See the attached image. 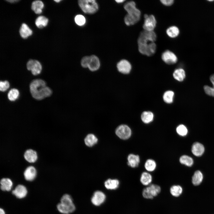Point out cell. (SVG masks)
I'll return each instance as SVG.
<instances>
[{
  "label": "cell",
  "instance_id": "obj_37",
  "mask_svg": "<svg viewBox=\"0 0 214 214\" xmlns=\"http://www.w3.org/2000/svg\"><path fill=\"white\" fill-rule=\"evenodd\" d=\"M176 131L177 133L181 136H186L188 132L186 127L183 124H180L177 127Z\"/></svg>",
  "mask_w": 214,
  "mask_h": 214
},
{
  "label": "cell",
  "instance_id": "obj_15",
  "mask_svg": "<svg viewBox=\"0 0 214 214\" xmlns=\"http://www.w3.org/2000/svg\"><path fill=\"white\" fill-rule=\"evenodd\" d=\"M100 63L98 58L95 55L90 56V59L88 69L92 72H95L100 68Z\"/></svg>",
  "mask_w": 214,
  "mask_h": 214
},
{
  "label": "cell",
  "instance_id": "obj_40",
  "mask_svg": "<svg viewBox=\"0 0 214 214\" xmlns=\"http://www.w3.org/2000/svg\"><path fill=\"white\" fill-rule=\"evenodd\" d=\"M10 85L7 81H1L0 82V90L1 91L4 92L6 91L10 87Z\"/></svg>",
  "mask_w": 214,
  "mask_h": 214
},
{
  "label": "cell",
  "instance_id": "obj_9",
  "mask_svg": "<svg viewBox=\"0 0 214 214\" xmlns=\"http://www.w3.org/2000/svg\"><path fill=\"white\" fill-rule=\"evenodd\" d=\"M27 70L31 71L32 74L36 75L40 74L42 70V66L38 61L34 59L29 60L26 64Z\"/></svg>",
  "mask_w": 214,
  "mask_h": 214
},
{
  "label": "cell",
  "instance_id": "obj_1",
  "mask_svg": "<svg viewBox=\"0 0 214 214\" xmlns=\"http://www.w3.org/2000/svg\"><path fill=\"white\" fill-rule=\"evenodd\" d=\"M29 88L32 97L37 100H41L49 97L52 93L51 89L46 86L45 81L41 79H36L32 81L30 84Z\"/></svg>",
  "mask_w": 214,
  "mask_h": 214
},
{
  "label": "cell",
  "instance_id": "obj_24",
  "mask_svg": "<svg viewBox=\"0 0 214 214\" xmlns=\"http://www.w3.org/2000/svg\"><path fill=\"white\" fill-rule=\"evenodd\" d=\"M119 184V180L117 179H108L105 182L104 185L108 189L115 190L118 187Z\"/></svg>",
  "mask_w": 214,
  "mask_h": 214
},
{
  "label": "cell",
  "instance_id": "obj_17",
  "mask_svg": "<svg viewBox=\"0 0 214 214\" xmlns=\"http://www.w3.org/2000/svg\"><path fill=\"white\" fill-rule=\"evenodd\" d=\"M37 171L35 168L31 166L27 167L24 172V177L26 180L32 181L36 177Z\"/></svg>",
  "mask_w": 214,
  "mask_h": 214
},
{
  "label": "cell",
  "instance_id": "obj_29",
  "mask_svg": "<svg viewBox=\"0 0 214 214\" xmlns=\"http://www.w3.org/2000/svg\"><path fill=\"white\" fill-rule=\"evenodd\" d=\"M98 139L95 135L92 134H88L84 139V142L86 145L91 147L95 144Z\"/></svg>",
  "mask_w": 214,
  "mask_h": 214
},
{
  "label": "cell",
  "instance_id": "obj_44",
  "mask_svg": "<svg viewBox=\"0 0 214 214\" xmlns=\"http://www.w3.org/2000/svg\"><path fill=\"white\" fill-rule=\"evenodd\" d=\"M125 0H115V1L116 2L118 3H123L124 1H125Z\"/></svg>",
  "mask_w": 214,
  "mask_h": 214
},
{
  "label": "cell",
  "instance_id": "obj_16",
  "mask_svg": "<svg viewBox=\"0 0 214 214\" xmlns=\"http://www.w3.org/2000/svg\"><path fill=\"white\" fill-rule=\"evenodd\" d=\"M127 164L132 168L138 167L140 162L139 156L133 153L129 154L127 157Z\"/></svg>",
  "mask_w": 214,
  "mask_h": 214
},
{
  "label": "cell",
  "instance_id": "obj_42",
  "mask_svg": "<svg viewBox=\"0 0 214 214\" xmlns=\"http://www.w3.org/2000/svg\"><path fill=\"white\" fill-rule=\"evenodd\" d=\"M6 1L10 3H15L19 1V0H6Z\"/></svg>",
  "mask_w": 214,
  "mask_h": 214
},
{
  "label": "cell",
  "instance_id": "obj_32",
  "mask_svg": "<svg viewBox=\"0 0 214 214\" xmlns=\"http://www.w3.org/2000/svg\"><path fill=\"white\" fill-rule=\"evenodd\" d=\"M179 29L176 26H172L167 29L166 33L170 37L174 38L177 36L179 34Z\"/></svg>",
  "mask_w": 214,
  "mask_h": 214
},
{
  "label": "cell",
  "instance_id": "obj_22",
  "mask_svg": "<svg viewBox=\"0 0 214 214\" xmlns=\"http://www.w3.org/2000/svg\"><path fill=\"white\" fill-rule=\"evenodd\" d=\"M152 180V175L147 172H143L141 175L140 181L141 183L145 186H148L151 184Z\"/></svg>",
  "mask_w": 214,
  "mask_h": 214
},
{
  "label": "cell",
  "instance_id": "obj_41",
  "mask_svg": "<svg viewBox=\"0 0 214 214\" xmlns=\"http://www.w3.org/2000/svg\"><path fill=\"white\" fill-rule=\"evenodd\" d=\"M160 1L163 4L166 6L172 5L174 2L173 0H161Z\"/></svg>",
  "mask_w": 214,
  "mask_h": 214
},
{
  "label": "cell",
  "instance_id": "obj_34",
  "mask_svg": "<svg viewBox=\"0 0 214 214\" xmlns=\"http://www.w3.org/2000/svg\"><path fill=\"white\" fill-rule=\"evenodd\" d=\"M19 95V92L18 90L16 89L12 88L8 92L7 97L10 101H14L18 98Z\"/></svg>",
  "mask_w": 214,
  "mask_h": 214
},
{
  "label": "cell",
  "instance_id": "obj_13",
  "mask_svg": "<svg viewBox=\"0 0 214 214\" xmlns=\"http://www.w3.org/2000/svg\"><path fill=\"white\" fill-rule=\"evenodd\" d=\"M106 198V195L103 192L97 191L94 193L91 198V201L94 205L98 206L104 202Z\"/></svg>",
  "mask_w": 214,
  "mask_h": 214
},
{
  "label": "cell",
  "instance_id": "obj_7",
  "mask_svg": "<svg viewBox=\"0 0 214 214\" xmlns=\"http://www.w3.org/2000/svg\"><path fill=\"white\" fill-rule=\"evenodd\" d=\"M138 50L141 54L148 56L153 55L155 52L156 45L155 42L144 45H138Z\"/></svg>",
  "mask_w": 214,
  "mask_h": 214
},
{
  "label": "cell",
  "instance_id": "obj_39",
  "mask_svg": "<svg viewBox=\"0 0 214 214\" xmlns=\"http://www.w3.org/2000/svg\"><path fill=\"white\" fill-rule=\"evenodd\" d=\"M90 59V56H86L83 57L81 61V66L84 68H88Z\"/></svg>",
  "mask_w": 214,
  "mask_h": 214
},
{
  "label": "cell",
  "instance_id": "obj_12",
  "mask_svg": "<svg viewBox=\"0 0 214 214\" xmlns=\"http://www.w3.org/2000/svg\"><path fill=\"white\" fill-rule=\"evenodd\" d=\"M161 58L165 63L168 64H175L177 60L175 54L169 50H166L163 52L162 54Z\"/></svg>",
  "mask_w": 214,
  "mask_h": 214
},
{
  "label": "cell",
  "instance_id": "obj_26",
  "mask_svg": "<svg viewBox=\"0 0 214 214\" xmlns=\"http://www.w3.org/2000/svg\"><path fill=\"white\" fill-rule=\"evenodd\" d=\"M48 21V18L43 16H40L36 19L35 24L37 28L42 29L47 26Z\"/></svg>",
  "mask_w": 214,
  "mask_h": 214
},
{
  "label": "cell",
  "instance_id": "obj_21",
  "mask_svg": "<svg viewBox=\"0 0 214 214\" xmlns=\"http://www.w3.org/2000/svg\"><path fill=\"white\" fill-rule=\"evenodd\" d=\"M13 186V182L9 178H3L0 181V188L3 191H10Z\"/></svg>",
  "mask_w": 214,
  "mask_h": 214
},
{
  "label": "cell",
  "instance_id": "obj_45",
  "mask_svg": "<svg viewBox=\"0 0 214 214\" xmlns=\"http://www.w3.org/2000/svg\"><path fill=\"white\" fill-rule=\"evenodd\" d=\"M61 1V0H54V1H55L56 2H57V3H58V2H59L60 1Z\"/></svg>",
  "mask_w": 214,
  "mask_h": 214
},
{
  "label": "cell",
  "instance_id": "obj_5",
  "mask_svg": "<svg viewBox=\"0 0 214 214\" xmlns=\"http://www.w3.org/2000/svg\"><path fill=\"white\" fill-rule=\"evenodd\" d=\"M156 38V35L154 31L144 30L141 32L138 37V45H144L151 42H155Z\"/></svg>",
  "mask_w": 214,
  "mask_h": 214
},
{
  "label": "cell",
  "instance_id": "obj_8",
  "mask_svg": "<svg viewBox=\"0 0 214 214\" xmlns=\"http://www.w3.org/2000/svg\"><path fill=\"white\" fill-rule=\"evenodd\" d=\"M144 22L143 26L144 30L154 31L156 25V21L155 16L152 15L145 14Z\"/></svg>",
  "mask_w": 214,
  "mask_h": 214
},
{
  "label": "cell",
  "instance_id": "obj_38",
  "mask_svg": "<svg viewBox=\"0 0 214 214\" xmlns=\"http://www.w3.org/2000/svg\"><path fill=\"white\" fill-rule=\"evenodd\" d=\"M75 23L78 26H84L86 22V19L85 17L81 15H76L74 18Z\"/></svg>",
  "mask_w": 214,
  "mask_h": 214
},
{
  "label": "cell",
  "instance_id": "obj_2",
  "mask_svg": "<svg viewBox=\"0 0 214 214\" xmlns=\"http://www.w3.org/2000/svg\"><path fill=\"white\" fill-rule=\"evenodd\" d=\"M124 7L127 12L124 18L125 23L127 26L133 25L139 21L141 12L136 8L135 2L130 1L126 2Z\"/></svg>",
  "mask_w": 214,
  "mask_h": 214
},
{
  "label": "cell",
  "instance_id": "obj_23",
  "mask_svg": "<svg viewBox=\"0 0 214 214\" xmlns=\"http://www.w3.org/2000/svg\"><path fill=\"white\" fill-rule=\"evenodd\" d=\"M44 4L43 2L40 0H36L32 3L31 9L34 13L37 14H41L42 12Z\"/></svg>",
  "mask_w": 214,
  "mask_h": 214
},
{
  "label": "cell",
  "instance_id": "obj_19",
  "mask_svg": "<svg viewBox=\"0 0 214 214\" xmlns=\"http://www.w3.org/2000/svg\"><path fill=\"white\" fill-rule=\"evenodd\" d=\"M19 32L22 38H27L32 34V30L25 23H22L20 27Z\"/></svg>",
  "mask_w": 214,
  "mask_h": 214
},
{
  "label": "cell",
  "instance_id": "obj_10",
  "mask_svg": "<svg viewBox=\"0 0 214 214\" xmlns=\"http://www.w3.org/2000/svg\"><path fill=\"white\" fill-rule=\"evenodd\" d=\"M60 203L67 209L71 213L75 210V206L72 198L68 194H65L62 196L60 199Z\"/></svg>",
  "mask_w": 214,
  "mask_h": 214
},
{
  "label": "cell",
  "instance_id": "obj_18",
  "mask_svg": "<svg viewBox=\"0 0 214 214\" xmlns=\"http://www.w3.org/2000/svg\"><path fill=\"white\" fill-rule=\"evenodd\" d=\"M204 151V148L201 143L196 142L192 145L191 151L192 153L196 156H201Z\"/></svg>",
  "mask_w": 214,
  "mask_h": 214
},
{
  "label": "cell",
  "instance_id": "obj_6",
  "mask_svg": "<svg viewBox=\"0 0 214 214\" xmlns=\"http://www.w3.org/2000/svg\"><path fill=\"white\" fill-rule=\"evenodd\" d=\"M115 133L120 139L126 140L129 138L132 134V131L128 125L122 124L118 126L116 129Z\"/></svg>",
  "mask_w": 214,
  "mask_h": 214
},
{
  "label": "cell",
  "instance_id": "obj_36",
  "mask_svg": "<svg viewBox=\"0 0 214 214\" xmlns=\"http://www.w3.org/2000/svg\"><path fill=\"white\" fill-rule=\"evenodd\" d=\"M174 95V92L171 90H168L165 92L163 95L164 101L167 103H171L173 101Z\"/></svg>",
  "mask_w": 214,
  "mask_h": 214
},
{
  "label": "cell",
  "instance_id": "obj_43",
  "mask_svg": "<svg viewBox=\"0 0 214 214\" xmlns=\"http://www.w3.org/2000/svg\"><path fill=\"white\" fill-rule=\"evenodd\" d=\"M0 214H5V213L4 210L1 208L0 209Z\"/></svg>",
  "mask_w": 214,
  "mask_h": 214
},
{
  "label": "cell",
  "instance_id": "obj_11",
  "mask_svg": "<svg viewBox=\"0 0 214 214\" xmlns=\"http://www.w3.org/2000/svg\"><path fill=\"white\" fill-rule=\"evenodd\" d=\"M117 67L118 71L123 74L130 73L131 69V65L130 62L126 59H122L117 63Z\"/></svg>",
  "mask_w": 214,
  "mask_h": 214
},
{
  "label": "cell",
  "instance_id": "obj_4",
  "mask_svg": "<svg viewBox=\"0 0 214 214\" xmlns=\"http://www.w3.org/2000/svg\"><path fill=\"white\" fill-rule=\"evenodd\" d=\"M160 187L155 184H151L143 189L142 191L143 197L147 199H152L160 192Z\"/></svg>",
  "mask_w": 214,
  "mask_h": 214
},
{
  "label": "cell",
  "instance_id": "obj_35",
  "mask_svg": "<svg viewBox=\"0 0 214 214\" xmlns=\"http://www.w3.org/2000/svg\"><path fill=\"white\" fill-rule=\"evenodd\" d=\"M210 81L213 85V87L207 85L204 86V91L206 94L214 97V74L212 75L210 78Z\"/></svg>",
  "mask_w": 214,
  "mask_h": 214
},
{
  "label": "cell",
  "instance_id": "obj_20",
  "mask_svg": "<svg viewBox=\"0 0 214 214\" xmlns=\"http://www.w3.org/2000/svg\"><path fill=\"white\" fill-rule=\"evenodd\" d=\"M24 156L27 161L31 163L35 162L37 158V152L32 149L26 150L24 153Z\"/></svg>",
  "mask_w": 214,
  "mask_h": 214
},
{
  "label": "cell",
  "instance_id": "obj_25",
  "mask_svg": "<svg viewBox=\"0 0 214 214\" xmlns=\"http://www.w3.org/2000/svg\"><path fill=\"white\" fill-rule=\"evenodd\" d=\"M142 121L144 123L149 124L154 119L153 113L150 111H144L142 113L141 115Z\"/></svg>",
  "mask_w": 214,
  "mask_h": 214
},
{
  "label": "cell",
  "instance_id": "obj_27",
  "mask_svg": "<svg viewBox=\"0 0 214 214\" xmlns=\"http://www.w3.org/2000/svg\"><path fill=\"white\" fill-rule=\"evenodd\" d=\"M174 78L179 81H182L185 77V73L184 70L182 68L176 69L173 73Z\"/></svg>",
  "mask_w": 214,
  "mask_h": 214
},
{
  "label": "cell",
  "instance_id": "obj_33",
  "mask_svg": "<svg viewBox=\"0 0 214 214\" xmlns=\"http://www.w3.org/2000/svg\"><path fill=\"white\" fill-rule=\"evenodd\" d=\"M179 161L181 163L188 166H191L193 162V159L191 157L185 155L181 156Z\"/></svg>",
  "mask_w": 214,
  "mask_h": 214
},
{
  "label": "cell",
  "instance_id": "obj_3",
  "mask_svg": "<svg viewBox=\"0 0 214 214\" xmlns=\"http://www.w3.org/2000/svg\"><path fill=\"white\" fill-rule=\"evenodd\" d=\"M78 3L82 10L86 14H94L98 10V5L94 0H80Z\"/></svg>",
  "mask_w": 214,
  "mask_h": 214
},
{
  "label": "cell",
  "instance_id": "obj_31",
  "mask_svg": "<svg viewBox=\"0 0 214 214\" xmlns=\"http://www.w3.org/2000/svg\"><path fill=\"white\" fill-rule=\"evenodd\" d=\"M171 194L173 196L178 197L181 195L182 192V187L180 185H174L170 189Z\"/></svg>",
  "mask_w": 214,
  "mask_h": 214
},
{
  "label": "cell",
  "instance_id": "obj_30",
  "mask_svg": "<svg viewBox=\"0 0 214 214\" xmlns=\"http://www.w3.org/2000/svg\"><path fill=\"white\" fill-rule=\"evenodd\" d=\"M144 166L147 171L152 172L154 171L156 169L157 164L154 160L149 159H147L146 161Z\"/></svg>",
  "mask_w": 214,
  "mask_h": 214
},
{
  "label": "cell",
  "instance_id": "obj_46",
  "mask_svg": "<svg viewBox=\"0 0 214 214\" xmlns=\"http://www.w3.org/2000/svg\"><path fill=\"white\" fill-rule=\"evenodd\" d=\"M214 1V0H208L209 1Z\"/></svg>",
  "mask_w": 214,
  "mask_h": 214
},
{
  "label": "cell",
  "instance_id": "obj_28",
  "mask_svg": "<svg viewBox=\"0 0 214 214\" xmlns=\"http://www.w3.org/2000/svg\"><path fill=\"white\" fill-rule=\"evenodd\" d=\"M203 175L202 173L199 170L196 171L192 177V182L195 185H199L202 182Z\"/></svg>",
  "mask_w": 214,
  "mask_h": 214
},
{
  "label": "cell",
  "instance_id": "obj_14",
  "mask_svg": "<svg viewBox=\"0 0 214 214\" xmlns=\"http://www.w3.org/2000/svg\"><path fill=\"white\" fill-rule=\"evenodd\" d=\"M27 193L28 191L26 187L21 184L17 185L12 191V194L19 199H23L26 197Z\"/></svg>",
  "mask_w": 214,
  "mask_h": 214
}]
</instances>
